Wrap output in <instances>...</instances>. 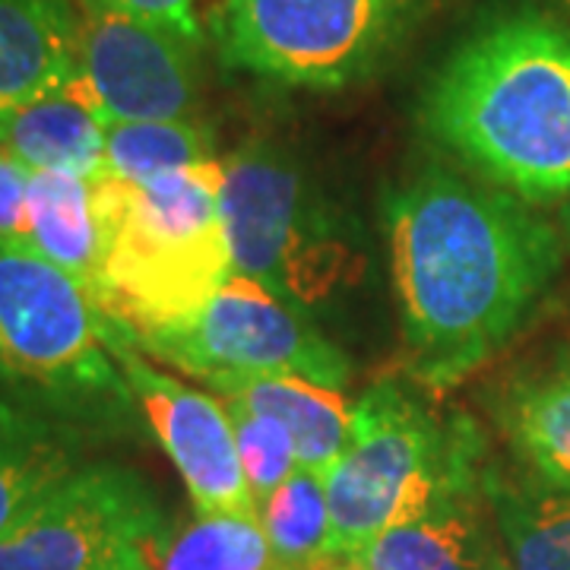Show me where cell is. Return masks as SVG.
Returning <instances> with one entry per match:
<instances>
[{
	"instance_id": "obj_25",
	"label": "cell",
	"mask_w": 570,
	"mask_h": 570,
	"mask_svg": "<svg viewBox=\"0 0 570 570\" xmlns=\"http://www.w3.org/2000/svg\"><path fill=\"white\" fill-rule=\"evenodd\" d=\"M29 184H32V168L10 159L7 153H0V242L26 245Z\"/></svg>"
},
{
	"instance_id": "obj_19",
	"label": "cell",
	"mask_w": 570,
	"mask_h": 570,
	"mask_svg": "<svg viewBox=\"0 0 570 570\" xmlns=\"http://www.w3.org/2000/svg\"><path fill=\"white\" fill-rule=\"evenodd\" d=\"M501 428L530 472L570 489V365L510 390Z\"/></svg>"
},
{
	"instance_id": "obj_14",
	"label": "cell",
	"mask_w": 570,
	"mask_h": 570,
	"mask_svg": "<svg viewBox=\"0 0 570 570\" xmlns=\"http://www.w3.org/2000/svg\"><path fill=\"white\" fill-rule=\"evenodd\" d=\"M223 400H235L261 415L276 419L292 434L298 450V466L324 475L336 466L348 444L352 406L343 390L321 387L302 377H232L216 374L206 377Z\"/></svg>"
},
{
	"instance_id": "obj_16",
	"label": "cell",
	"mask_w": 570,
	"mask_h": 570,
	"mask_svg": "<svg viewBox=\"0 0 570 570\" xmlns=\"http://www.w3.org/2000/svg\"><path fill=\"white\" fill-rule=\"evenodd\" d=\"M26 247L61 266L99 305L105 238L92 178L70 171H32Z\"/></svg>"
},
{
	"instance_id": "obj_5",
	"label": "cell",
	"mask_w": 570,
	"mask_h": 570,
	"mask_svg": "<svg viewBox=\"0 0 570 570\" xmlns=\"http://www.w3.org/2000/svg\"><path fill=\"white\" fill-rule=\"evenodd\" d=\"M0 390L82 434L124 428L137 400L111 352V317L17 242H0Z\"/></svg>"
},
{
	"instance_id": "obj_23",
	"label": "cell",
	"mask_w": 570,
	"mask_h": 570,
	"mask_svg": "<svg viewBox=\"0 0 570 570\" xmlns=\"http://www.w3.org/2000/svg\"><path fill=\"white\" fill-rule=\"evenodd\" d=\"M223 403L235 428L247 489L254 494V504H261L298 469V450L292 434L276 419L261 415L235 400H223Z\"/></svg>"
},
{
	"instance_id": "obj_3",
	"label": "cell",
	"mask_w": 570,
	"mask_h": 570,
	"mask_svg": "<svg viewBox=\"0 0 570 570\" xmlns=\"http://www.w3.org/2000/svg\"><path fill=\"white\" fill-rule=\"evenodd\" d=\"M92 187L105 238L99 307L124 336L194 314L235 273L219 209V159L153 181L102 175Z\"/></svg>"
},
{
	"instance_id": "obj_2",
	"label": "cell",
	"mask_w": 570,
	"mask_h": 570,
	"mask_svg": "<svg viewBox=\"0 0 570 570\" xmlns=\"http://www.w3.org/2000/svg\"><path fill=\"white\" fill-rule=\"evenodd\" d=\"M422 121L513 197H570V29L535 13L485 22L434 73Z\"/></svg>"
},
{
	"instance_id": "obj_8",
	"label": "cell",
	"mask_w": 570,
	"mask_h": 570,
	"mask_svg": "<svg viewBox=\"0 0 570 570\" xmlns=\"http://www.w3.org/2000/svg\"><path fill=\"white\" fill-rule=\"evenodd\" d=\"M175 530L137 469L92 460L0 532V570H156Z\"/></svg>"
},
{
	"instance_id": "obj_1",
	"label": "cell",
	"mask_w": 570,
	"mask_h": 570,
	"mask_svg": "<svg viewBox=\"0 0 570 570\" xmlns=\"http://www.w3.org/2000/svg\"><path fill=\"white\" fill-rule=\"evenodd\" d=\"M409 377L460 387L508 346L561 269V238L513 194L431 168L387 204Z\"/></svg>"
},
{
	"instance_id": "obj_24",
	"label": "cell",
	"mask_w": 570,
	"mask_h": 570,
	"mask_svg": "<svg viewBox=\"0 0 570 570\" xmlns=\"http://www.w3.org/2000/svg\"><path fill=\"white\" fill-rule=\"evenodd\" d=\"M200 0H80L82 13L89 17H121V20H137L146 26L168 29L181 39L200 45L204 29H200Z\"/></svg>"
},
{
	"instance_id": "obj_21",
	"label": "cell",
	"mask_w": 570,
	"mask_h": 570,
	"mask_svg": "<svg viewBox=\"0 0 570 570\" xmlns=\"http://www.w3.org/2000/svg\"><path fill=\"white\" fill-rule=\"evenodd\" d=\"M206 163H216L213 137L194 118L105 127V175L111 178L153 181Z\"/></svg>"
},
{
	"instance_id": "obj_22",
	"label": "cell",
	"mask_w": 570,
	"mask_h": 570,
	"mask_svg": "<svg viewBox=\"0 0 570 570\" xmlns=\"http://www.w3.org/2000/svg\"><path fill=\"white\" fill-rule=\"evenodd\" d=\"M156 570H283L257 517H197Z\"/></svg>"
},
{
	"instance_id": "obj_7",
	"label": "cell",
	"mask_w": 570,
	"mask_h": 570,
	"mask_svg": "<svg viewBox=\"0 0 570 570\" xmlns=\"http://www.w3.org/2000/svg\"><path fill=\"white\" fill-rule=\"evenodd\" d=\"M431 0H219L213 39L225 67L340 89L367 77Z\"/></svg>"
},
{
	"instance_id": "obj_11",
	"label": "cell",
	"mask_w": 570,
	"mask_h": 570,
	"mask_svg": "<svg viewBox=\"0 0 570 570\" xmlns=\"http://www.w3.org/2000/svg\"><path fill=\"white\" fill-rule=\"evenodd\" d=\"M197 48L159 26L82 17L77 86L99 121H184L197 105Z\"/></svg>"
},
{
	"instance_id": "obj_20",
	"label": "cell",
	"mask_w": 570,
	"mask_h": 570,
	"mask_svg": "<svg viewBox=\"0 0 570 570\" xmlns=\"http://www.w3.org/2000/svg\"><path fill=\"white\" fill-rule=\"evenodd\" d=\"M257 520L283 570H326L336 561L326 482L314 469H295L257 504Z\"/></svg>"
},
{
	"instance_id": "obj_15",
	"label": "cell",
	"mask_w": 570,
	"mask_h": 570,
	"mask_svg": "<svg viewBox=\"0 0 570 570\" xmlns=\"http://www.w3.org/2000/svg\"><path fill=\"white\" fill-rule=\"evenodd\" d=\"M0 153L32 171L105 175V124L77 80L0 118Z\"/></svg>"
},
{
	"instance_id": "obj_17",
	"label": "cell",
	"mask_w": 570,
	"mask_h": 570,
	"mask_svg": "<svg viewBox=\"0 0 570 570\" xmlns=\"http://www.w3.org/2000/svg\"><path fill=\"white\" fill-rule=\"evenodd\" d=\"M86 434L0 390V532L67 472L82 466Z\"/></svg>"
},
{
	"instance_id": "obj_12",
	"label": "cell",
	"mask_w": 570,
	"mask_h": 570,
	"mask_svg": "<svg viewBox=\"0 0 570 570\" xmlns=\"http://www.w3.org/2000/svg\"><path fill=\"white\" fill-rule=\"evenodd\" d=\"M80 22L70 0H0V118L77 80Z\"/></svg>"
},
{
	"instance_id": "obj_9",
	"label": "cell",
	"mask_w": 570,
	"mask_h": 570,
	"mask_svg": "<svg viewBox=\"0 0 570 570\" xmlns=\"http://www.w3.org/2000/svg\"><path fill=\"white\" fill-rule=\"evenodd\" d=\"M140 352L194 377H302L321 387H346L348 358L254 279L232 273L204 305L175 324L127 336Z\"/></svg>"
},
{
	"instance_id": "obj_4",
	"label": "cell",
	"mask_w": 570,
	"mask_h": 570,
	"mask_svg": "<svg viewBox=\"0 0 570 570\" xmlns=\"http://www.w3.org/2000/svg\"><path fill=\"white\" fill-rule=\"evenodd\" d=\"M482 475L485 441L466 415L441 419L396 381L374 384L355 400L348 444L324 479L333 554L352 558L448 498L482 491Z\"/></svg>"
},
{
	"instance_id": "obj_6",
	"label": "cell",
	"mask_w": 570,
	"mask_h": 570,
	"mask_svg": "<svg viewBox=\"0 0 570 570\" xmlns=\"http://www.w3.org/2000/svg\"><path fill=\"white\" fill-rule=\"evenodd\" d=\"M219 209L232 269L307 314L362 279V257L333 228L285 153L247 142L223 163Z\"/></svg>"
},
{
	"instance_id": "obj_18",
	"label": "cell",
	"mask_w": 570,
	"mask_h": 570,
	"mask_svg": "<svg viewBox=\"0 0 570 570\" xmlns=\"http://www.w3.org/2000/svg\"><path fill=\"white\" fill-rule=\"evenodd\" d=\"M482 498L510 570H570V489L530 469L508 475L485 466Z\"/></svg>"
},
{
	"instance_id": "obj_27",
	"label": "cell",
	"mask_w": 570,
	"mask_h": 570,
	"mask_svg": "<svg viewBox=\"0 0 570 570\" xmlns=\"http://www.w3.org/2000/svg\"><path fill=\"white\" fill-rule=\"evenodd\" d=\"M564 232H568V238H570V197H568V204H564Z\"/></svg>"
},
{
	"instance_id": "obj_13",
	"label": "cell",
	"mask_w": 570,
	"mask_h": 570,
	"mask_svg": "<svg viewBox=\"0 0 570 570\" xmlns=\"http://www.w3.org/2000/svg\"><path fill=\"white\" fill-rule=\"evenodd\" d=\"M482 513V491L448 498L425 517L346 558L358 570H510Z\"/></svg>"
},
{
	"instance_id": "obj_10",
	"label": "cell",
	"mask_w": 570,
	"mask_h": 570,
	"mask_svg": "<svg viewBox=\"0 0 570 570\" xmlns=\"http://www.w3.org/2000/svg\"><path fill=\"white\" fill-rule=\"evenodd\" d=\"M111 352L153 434L181 472L197 517H257L225 403L156 371L115 321Z\"/></svg>"
},
{
	"instance_id": "obj_28",
	"label": "cell",
	"mask_w": 570,
	"mask_h": 570,
	"mask_svg": "<svg viewBox=\"0 0 570 570\" xmlns=\"http://www.w3.org/2000/svg\"><path fill=\"white\" fill-rule=\"evenodd\" d=\"M561 3H568V7H570V0H561Z\"/></svg>"
},
{
	"instance_id": "obj_26",
	"label": "cell",
	"mask_w": 570,
	"mask_h": 570,
	"mask_svg": "<svg viewBox=\"0 0 570 570\" xmlns=\"http://www.w3.org/2000/svg\"><path fill=\"white\" fill-rule=\"evenodd\" d=\"M326 570H358V568H352L346 558H336V561H333V564H330Z\"/></svg>"
}]
</instances>
